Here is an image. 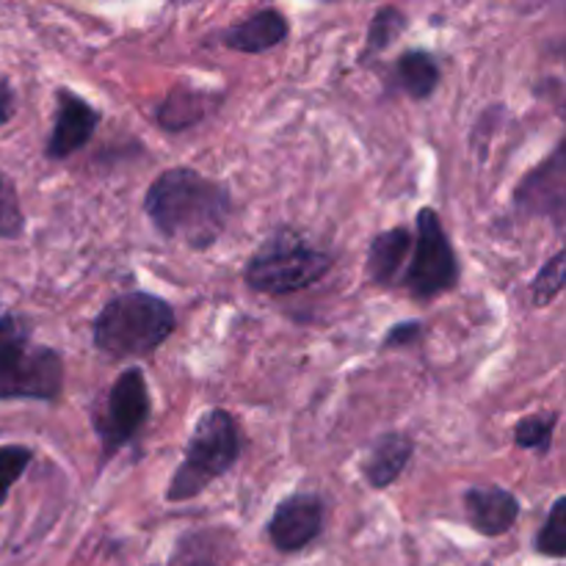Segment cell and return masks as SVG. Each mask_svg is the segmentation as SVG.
Wrapping results in <instances>:
<instances>
[{
    "instance_id": "1",
    "label": "cell",
    "mask_w": 566,
    "mask_h": 566,
    "mask_svg": "<svg viewBox=\"0 0 566 566\" xmlns=\"http://www.w3.org/2000/svg\"><path fill=\"white\" fill-rule=\"evenodd\" d=\"M144 213L166 241L205 252L224 235L232 216V193L202 171L175 166L160 171L144 193Z\"/></svg>"
},
{
    "instance_id": "2",
    "label": "cell",
    "mask_w": 566,
    "mask_h": 566,
    "mask_svg": "<svg viewBox=\"0 0 566 566\" xmlns=\"http://www.w3.org/2000/svg\"><path fill=\"white\" fill-rule=\"evenodd\" d=\"M31 332L25 315L0 304V401L55 403L64 392V357Z\"/></svg>"
},
{
    "instance_id": "3",
    "label": "cell",
    "mask_w": 566,
    "mask_h": 566,
    "mask_svg": "<svg viewBox=\"0 0 566 566\" xmlns=\"http://www.w3.org/2000/svg\"><path fill=\"white\" fill-rule=\"evenodd\" d=\"M175 329L177 315L166 298L147 291H127L99 310L92 340L94 348L111 359H138L158 352Z\"/></svg>"
},
{
    "instance_id": "4",
    "label": "cell",
    "mask_w": 566,
    "mask_h": 566,
    "mask_svg": "<svg viewBox=\"0 0 566 566\" xmlns=\"http://www.w3.org/2000/svg\"><path fill=\"white\" fill-rule=\"evenodd\" d=\"M238 459H241V434L235 418L227 409H208L188 437L186 457L166 486V501H193L213 481L230 473Z\"/></svg>"
},
{
    "instance_id": "5",
    "label": "cell",
    "mask_w": 566,
    "mask_h": 566,
    "mask_svg": "<svg viewBox=\"0 0 566 566\" xmlns=\"http://www.w3.org/2000/svg\"><path fill=\"white\" fill-rule=\"evenodd\" d=\"M329 269V254L310 247L291 227H282L249 258L243 282L265 296H291L324 280Z\"/></svg>"
},
{
    "instance_id": "6",
    "label": "cell",
    "mask_w": 566,
    "mask_h": 566,
    "mask_svg": "<svg viewBox=\"0 0 566 566\" xmlns=\"http://www.w3.org/2000/svg\"><path fill=\"white\" fill-rule=\"evenodd\" d=\"M412 247V263L403 276V287L409 291V296L429 302V298L453 291L462 276V265H459L457 249L448 241L446 227L434 208H420L418 219H415Z\"/></svg>"
},
{
    "instance_id": "7",
    "label": "cell",
    "mask_w": 566,
    "mask_h": 566,
    "mask_svg": "<svg viewBox=\"0 0 566 566\" xmlns=\"http://www.w3.org/2000/svg\"><path fill=\"white\" fill-rule=\"evenodd\" d=\"M149 387L142 368H125L111 385L105 409L94 418V431L103 446V462L127 446L149 420Z\"/></svg>"
},
{
    "instance_id": "8",
    "label": "cell",
    "mask_w": 566,
    "mask_h": 566,
    "mask_svg": "<svg viewBox=\"0 0 566 566\" xmlns=\"http://www.w3.org/2000/svg\"><path fill=\"white\" fill-rule=\"evenodd\" d=\"M99 122H103V114L88 99H83L72 88L59 86L55 88L53 130L44 144V155L50 160H66L92 142Z\"/></svg>"
},
{
    "instance_id": "9",
    "label": "cell",
    "mask_w": 566,
    "mask_h": 566,
    "mask_svg": "<svg viewBox=\"0 0 566 566\" xmlns=\"http://www.w3.org/2000/svg\"><path fill=\"white\" fill-rule=\"evenodd\" d=\"M324 501L315 492H296L274 509L269 539L280 553H298L313 545L324 531Z\"/></svg>"
},
{
    "instance_id": "10",
    "label": "cell",
    "mask_w": 566,
    "mask_h": 566,
    "mask_svg": "<svg viewBox=\"0 0 566 566\" xmlns=\"http://www.w3.org/2000/svg\"><path fill=\"white\" fill-rule=\"evenodd\" d=\"M564 202H566V169H564V147L558 144L556 153L531 171L520 182L514 193V205L525 216H545L562 230L564 224Z\"/></svg>"
},
{
    "instance_id": "11",
    "label": "cell",
    "mask_w": 566,
    "mask_h": 566,
    "mask_svg": "<svg viewBox=\"0 0 566 566\" xmlns=\"http://www.w3.org/2000/svg\"><path fill=\"white\" fill-rule=\"evenodd\" d=\"M464 514L481 536H503L520 517V501L503 486H470L464 492Z\"/></svg>"
},
{
    "instance_id": "12",
    "label": "cell",
    "mask_w": 566,
    "mask_h": 566,
    "mask_svg": "<svg viewBox=\"0 0 566 566\" xmlns=\"http://www.w3.org/2000/svg\"><path fill=\"white\" fill-rule=\"evenodd\" d=\"M287 33H291V25H287V17L280 9H260L243 22L224 28L221 42L230 50H235V53L258 55L265 53V50L280 48L287 39Z\"/></svg>"
},
{
    "instance_id": "13",
    "label": "cell",
    "mask_w": 566,
    "mask_h": 566,
    "mask_svg": "<svg viewBox=\"0 0 566 566\" xmlns=\"http://www.w3.org/2000/svg\"><path fill=\"white\" fill-rule=\"evenodd\" d=\"M415 457V440L403 431H387L370 442L363 462V475L374 490H387L403 475Z\"/></svg>"
},
{
    "instance_id": "14",
    "label": "cell",
    "mask_w": 566,
    "mask_h": 566,
    "mask_svg": "<svg viewBox=\"0 0 566 566\" xmlns=\"http://www.w3.org/2000/svg\"><path fill=\"white\" fill-rule=\"evenodd\" d=\"M216 108V97L202 88H188V86H175L164 97V103L155 111V119L164 130L180 133L188 127L199 125L210 111Z\"/></svg>"
},
{
    "instance_id": "15",
    "label": "cell",
    "mask_w": 566,
    "mask_h": 566,
    "mask_svg": "<svg viewBox=\"0 0 566 566\" xmlns=\"http://www.w3.org/2000/svg\"><path fill=\"white\" fill-rule=\"evenodd\" d=\"M409 252H412V232L407 227H392V230L379 232L370 241L368 260H365V271H368L370 282L381 287L392 285Z\"/></svg>"
},
{
    "instance_id": "16",
    "label": "cell",
    "mask_w": 566,
    "mask_h": 566,
    "mask_svg": "<svg viewBox=\"0 0 566 566\" xmlns=\"http://www.w3.org/2000/svg\"><path fill=\"white\" fill-rule=\"evenodd\" d=\"M396 75L412 99H429L440 86V64L429 50H407L398 59Z\"/></svg>"
},
{
    "instance_id": "17",
    "label": "cell",
    "mask_w": 566,
    "mask_h": 566,
    "mask_svg": "<svg viewBox=\"0 0 566 566\" xmlns=\"http://www.w3.org/2000/svg\"><path fill=\"white\" fill-rule=\"evenodd\" d=\"M407 14L396 6H381L379 11L374 14L368 28V36H365V50H363V59H374V55L385 53L390 50L398 39L407 33Z\"/></svg>"
},
{
    "instance_id": "18",
    "label": "cell",
    "mask_w": 566,
    "mask_h": 566,
    "mask_svg": "<svg viewBox=\"0 0 566 566\" xmlns=\"http://www.w3.org/2000/svg\"><path fill=\"white\" fill-rule=\"evenodd\" d=\"M558 415H534V418H523L514 426V442H517L523 451L534 453H547L551 451L553 434H556Z\"/></svg>"
},
{
    "instance_id": "19",
    "label": "cell",
    "mask_w": 566,
    "mask_h": 566,
    "mask_svg": "<svg viewBox=\"0 0 566 566\" xmlns=\"http://www.w3.org/2000/svg\"><path fill=\"white\" fill-rule=\"evenodd\" d=\"M536 553L547 558L566 556V497H558L547 512L545 525L536 534Z\"/></svg>"
},
{
    "instance_id": "20",
    "label": "cell",
    "mask_w": 566,
    "mask_h": 566,
    "mask_svg": "<svg viewBox=\"0 0 566 566\" xmlns=\"http://www.w3.org/2000/svg\"><path fill=\"white\" fill-rule=\"evenodd\" d=\"M25 232V213H22L20 193L14 180L0 169V238L17 241Z\"/></svg>"
},
{
    "instance_id": "21",
    "label": "cell",
    "mask_w": 566,
    "mask_h": 566,
    "mask_svg": "<svg viewBox=\"0 0 566 566\" xmlns=\"http://www.w3.org/2000/svg\"><path fill=\"white\" fill-rule=\"evenodd\" d=\"M564 282H566L564 252L558 249V252L553 254L545 265H542V271L536 274L534 285H531V296H534L536 307H547V304L556 302V298L564 293Z\"/></svg>"
},
{
    "instance_id": "22",
    "label": "cell",
    "mask_w": 566,
    "mask_h": 566,
    "mask_svg": "<svg viewBox=\"0 0 566 566\" xmlns=\"http://www.w3.org/2000/svg\"><path fill=\"white\" fill-rule=\"evenodd\" d=\"M33 451L25 446H0V506L9 501V492L25 475Z\"/></svg>"
},
{
    "instance_id": "23",
    "label": "cell",
    "mask_w": 566,
    "mask_h": 566,
    "mask_svg": "<svg viewBox=\"0 0 566 566\" xmlns=\"http://www.w3.org/2000/svg\"><path fill=\"white\" fill-rule=\"evenodd\" d=\"M423 337V324L420 321H403V324H396L381 340V348H407L412 343H418Z\"/></svg>"
},
{
    "instance_id": "24",
    "label": "cell",
    "mask_w": 566,
    "mask_h": 566,
    "mask_svg": "<svg viewBox=\"0 0 566 566\" xmlns=\"http://www.w3.org/2000/svg\"><path fill=\"white\" fill-rule=\"evenodd\" d=\"M14 116V88L6 77H0V127L9 125Z\"/></svg>"
},
{
    "instance_id": "25",
    "label": "cell",
    "mask_w": 566,
    "mask_h": 566,
    "mask_svg": "<svg viewBox=\"0 0 566 566\" xmlns=\"http://www.w3.org/2000/svg\"><path fill=\"white\" fill-rule=\"evenodd\" d=\"M193 566H216V564H210V562H197Z\"/></svg>"
}]
</instances>
